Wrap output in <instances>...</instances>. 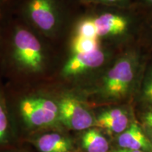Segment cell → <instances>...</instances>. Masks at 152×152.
<instances>
[{"mask_svg": "<svg viewBox=\"0 0 152 152\" xmlns=\"http://www.w3.org/2000/svg\"><path fill=\"white\" fill-rule=\"evenodd\" d=\"M148 59L137 52L121 57L104 76L102 90L104 94L112 99L125 96L144 70Z\"/></svg>", "mask_w": 152, "mask_h": 152, "instance_id": "obj_1", "label": "cell"}, {"mask_svg": "<svg viewBox=\"0 0 152 152\" xmlns=\"http://www.w3.org/2000/svg\"><path fill=\"white\" fill-rule=\"evenodd\" d=\"M14 57L17 62L26 69L33 72L41 71L44 55L39 41L30 32L19 29L14 37Z\"/></svg>", "mask_w": 152, "mask_h": 152, "instance_id": "obj_2", "label": "cell"}, {"mask_svg": "<svg viewBox=\"0 0 152 152\" xmlns=\"http://www.w3.org/2000/svg\"><path fill=\"white\" fill-rule=\"evenodd\" d=\"M22 116L30 126L51 125L58 118V107L52 100L44 97H29L21 102Z\"/></svg>", "mask_w": 152, "mask_h": 152, "instance_id": "obj_3", "label": "cell"}, {"mask_svg": "<svg viewBox=\"0 0 152 152\" xmlns=\"http://www.w3.org/2000/svg\"><path fill=\"white\" fill-rule=\"evenodd\" d=\"M58 118L63 124L72 130H83L94 124L92 115L80 101L66 96L58 104Z\"/></svg>", "mask_w": 152, "mask_h": 152, "instance_id": "obj_4", "label": "cell"}, {"mask_svg": "<svg viewBox=\"0 0 152 152\" xmlns=\"http://www.w3.org/2000/svg\"><path fill=\"white\" fill-rule=\"evenodd\" d=\"M30 18L45 33H52L58 21V11L54 0H30L28 5Z\"/></svg>", "mask_w": 152, "mask_h": 152, "instance_id": "obj_5", "label": "cell"}, {"mask_svg": "<svg viewBox=\"0 0 152 152\" xmlns=\"http://www.w3.org/2000/svg\"><path fill=\"white\" fill-rule=\"evenodd\" d=\"M105 59L106 55L100 49L89 53L73 54L64 65L62 74L65 77L80 75L100 67Z\"/></svg>", "mask_w": 152, "mask_h": 152, "instance_id": "obj_6", "label": "cell"}, {"mask_svg": "<svg viewBox=\"0 0 152 152\" xmlns=\"http://www.w3.org/2000/svg\"><path fill=\"white\" fill-rule=\"evenodd\" d=\"M94 20L99 37L122 35L128 28L126 17L115 13H103L94 18Z\"/></svg>", "mask_w": 152, "mask_h": 152, "instance_id": "obj_7", "label": "cell"}, {"mask_svg": "<svg viewBox=\"0 0 152 152\" xmlns=\"http://www.w3.org/2000/svg\"><path fill=\"white\" fill-rule=\"evenodd\" d=\"M121 149L152 152V144L146 132L137 123H133L118 137Z\"/></svg>", "mask_w": 152, "mask_h": 152, "instance_id": "obj_8", "label": "cell"}, {"mask_svg": "<svg viewBox=\"0 0 152 152\" xmlns=\"http://www.w3.org/2000/svg\"><path fill=\"white\" fill-rule=\"evenodd\" d=\"M94 123L109 132L121 134L128 128L129 119L124 110L112 109L101 113Z\"/></svg>", "mask_w": 152, "mask_h": 152, "instance_id": "obj_9", "label": "cell"}, {"mask_svg": "<svg viewBox=\"0 0 152 152\" xmlns=\"http://www.w3.org/2000/svg\"><path fill=\"white\" fill-rule=\"evenodd\" d=\"M37 147L41 152H70L72 144L69 139L58 133H48L38 138Z\"/></svg>", "mask_w": 152, "mask_h": 152, "instance_id": "obj_10", "label": "cell"}, {"mask_svg": "<svg viewBox=\"0 0 152 152\" xmlns=\"http://www.w3.org/2000/svg\"><path fill=\"white\" fill-rule=\"evenodd\" d=\"M82 145L86 152H107L109 149L106 138L96 129H90L83 134Z\"/></svg>", "mask_w": 152, "mask_h": 152, "instance_id": "obj_11", "label": "cell"}, {"mask_svg": "<svg viewBox=\"0 0 152 152\" xmlns=\"http://www.w3.org/2000/svg\"><path fill=\"white\" fill-rule=\"evenodd\" d=\"M142 77L140 99L148 107L152 106V56L149 58Z\"/></svg>", "mask_w": 152, "mask_h": 152, "instance_id": "obj_12", "label": "cell"}, {"mask_svg": "<svg viewBox=\"0 0 152 152\" xmlns=\"http://www.w3.org/2000/svg\"><path fill=\"white\" fill-rule=\"evenodd\" d=\"M99 39L83 37L75 35L71 42V50L73 54L89 53L99 49Z\"/></svg>", "mask_w": 152, "mask_h": 152, "instance_id": "obj_13", "label": "cell"}, {"mask_svg": "<svg viewBox=\"0 0 152 152\" xmlns=\"http://www.w3.org/2000/svg\"><path fill=\"white\" fill-rule=\"evenodd\" d=\"M83 37L99 39L94 18H85L76 27V35Z\"/></svg>", "mask_w": 152, "mask_h": 152, "instance_id": "obj_14", "label": "cell"}, {"mask_svg": "<svg viewBox=\"0 0 152 152\" xmlns=\"http://www.w3.org/2000/svg\"><path fill=\"white\" fill-rule=\"evenodd\" d=\"M8 121L2 104L0 103V141L4 138L7 133Z\"/></svg>", "mask_w": 152, "mask_h": 152, "instance_id": "obj_15", "label": "cell"}, {"mask_svg": "<svg viewBox=\"0 0 152 152\" xmlns=\"http://www.w3.org/2000/svg\"><path fill=\"white\" fill-rule=\"evenodd\" d=\"M142 121L146 129H152V106L147 108L142 115Z\"/></svg>", "mask_w": 152, "mask_h": 152, "instance_id": "obj_16", "label": "cell"}, {"mask_svg": "<svg viewBox=\"0 0 152 152\" xmlns=\"http://www.w3.org/2000/svg\"><path fill=\"white\" fill-rule=\"evenodd\" d=\"M95 2H98L104 4H121L125 3L128 0H93Z\"/></svg>", "mask_w": 152, "mask_h": 152, "instance_id": "obj_17", "label": "cell"}, {"mask_svg": "<svg viewBox=\"0 0 152 152\" xmlns=\"http://www.w3.org/2000/svg\"><path fill=\"white\" fill-rule=\"evenodd\" d=\"M152 14V11H150ZM147 39L149 41V42L152 47V16L150 18V22H149L147 26Z\"/></svg>", "mask_w": 152, "mask_h": 152, "instance_id": "obj_18", "label": "cell"}, {"mask_svg": "<svg viewBox=\"0 0 152 152\" xmlns=\"http://www.w3.org/2000/svg\"><path fill=\"white\" fill-rule=\"evenodd\" d=\"M139 2L147 10L152 11V0H139Z\"/></svg>", "mask_w": 152, "mask_h": 152, "instance_id": "obj_19", "label": "cell"}, {"mask_svg": "<svg viewBox=\"0 0 152 152\" xmlns=\"http://www.w3.org/2000/svg\"><path fill=\"white\" fill-rule=\"evenodd\" d=\"M113 152H144L142 151H140V150H130V149H121L116 151H114Z\"/></svg>", "mask_w": 152, "mask_h": 152, "instance_id": "obj_20", "label": "cell"}, {"mask_svg": "<svg viewBox=\"0 0 152 152\" xmlns=\"http://www.w3.org/2000/svg\"><path fill=\"white\" fill-rule=\"evenodd\" d=\"M146 134H147L148 138H149V140L152 144V129H147Z\"/></svg>", "mask_w": 152, "mask_h": 152, "instance_id": "obj_21", "label": "cell"}, {"mask_svg": "<svg viewBox=\"0 0 152 152\" xmlns=\"http://www.w3.org/2000/svg\"><path fill=\"white\" fill-rule=\"evenodd\" d=\"M87 1H93V0H87Z\"/></svg>", "mask_w": 152, "mask_h": 152, "instance_id": "obj_22", "label": "cell"}]
</instances>
